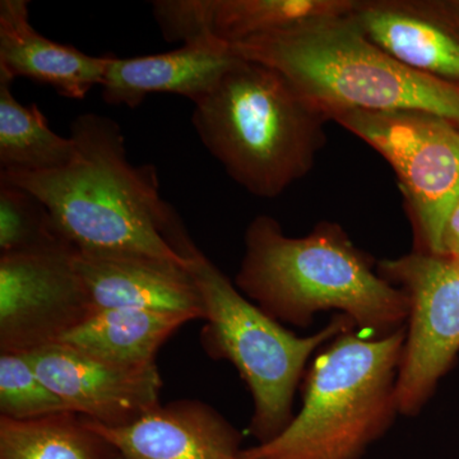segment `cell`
<instances>
[{
	"instance_id": "obj_19",
	"label": "cell",
	"mask_w": 459,
	"mask_h": 459,
	"mask_svg": "<svg viewBox=\"0 0 459 459\" xmlns=\"http://www.w3.org/2000/svg\"><path fill=\"white\" fill-rule=\"evenodd\" d=\"M12 84L0 74V171H47L68 164L74 140L54 132L38 105L21 104Z\"/></svg>"
},
{
	"instance_id": "obj_1",
	"label": "cell",
	"mask_w": 459,
	"mask_h": 459,
	"mask_svg": "<svg viewBox=\"0 0 459 459\" xmlns=\"http://www.w3.org/2000/svg\"><path fill=\"white\" fill-rule=\"evenodd\" d=\"M71 161L47 171H0L38 198L66 241L82 252H126L189 267L190 238L160 192L155 166L134 165L119 124L83 114L71 126Z\"/></svg>"
},
{
	"instance_id": "obj_9",
	"label": "cell",
	"mask_w": 459,
	"mask_h": 459,
	"mask_svg": "<svg viewBox=\"0 0 459 459\" xmlns=\"http://www.w3.org/2000/svg\"><path fill=\"white\" fill-rule=\"evenodd\" d=\"M77 255L62 235L0 255V352L57 342L92 316Z\"/></svg>"
},
{
	"instance_id": "obj_4",
	"label": "cell",
	"mask_w": 459,
	"mask_h": 459,
	"mask_svg": "<svg viewBox=\"0 0 459 459\" xmlns=\"http://www.w3.org/2000/svg\"><path fill=\"white\" fill-rule=\"evenodd\" d=\"M406 327L385 337L351 328L314 356L301 409L271 442L244 448V459H362L400 415L397 377Z\"/></svg>"
},
{
	"instance_id": "obj_20",
	"label": "cell",
	"mask_w": 459,
	"mask_h": 459,
	"mask_svg": "<svg viewBox=\"0 0 459 459\" xmlns=\"http://www.w3.org/2000/svg\"><path fill=\"white\" fill-rule=\"evenodd\" d=\"M0 353L2 418L29 421L69 411L59 395L38 376L25 352Z\"/></svg>"
},
{
	"instance_id": "obj_13",
	"label": "cell",
	"mask_w": 459,
	"mask_h": 459,
	"mask_svg": "<svg viewBox=\"0 0 459 459\" xmlns=\"http://www.w3.org/2000/svg\"><path fill=\"white\" fill-rule=\"evenodd\" d=\"M123 459H244L243 434L211 404L198 400L160 403L128 427L87 419Z\"/></svg>"
},
{
	"instance_id": "obj_18",
	"label": "cell",
	"mask_w": 459,
	"mask_h": 459,
	"mask_svg": "<svg viewBox=\"0 0 459 459\" xmlns=\"http://www.w3.org/2000/svg\"><path fill=\"white\" fill-rule=\"evenodd\" d=\"M0 459H123L78 413L16 421L0 416Z\"/></svg>"
},
{
	"instance_id": "obj_17",
	"label": "cell",
	"mask_w": 459,
	"mask_h": 459,
	"mask_svg": "<svg viewBox=\"0 0 459 459\" xmlns=\"http://www.w3.org/2000/svg\"><path fill=\"white\" fill-rule=\"evenodd\" d=\"M189 313L152 309H110L93 313L57 342L120 364L156 362V355L186 323L197 320Z\"/></svg>"
},
{
	"instance_id": "obj_14",
	"label": "cell",
	"mask_w": 459,
	"mask_h": 459,
	"mask_svg": "<svg viewBox=\"0 0 459 459\" xmlns=\"http://www.w3.org/2000/svg\"><path fill=\"white\" fill-rule=\"evenodd\" d=\"M77 267L92 312L152 309L204 319V307L189 267L126 252H82Z\"/></svg>"
},
{
	"instance_id": "obj_16",
	"label": "cell",
	"mask_w": 459,
	"mask_h": 459,
	"mask_svg": "<svg viewBox=\"0 0 459 459\" xmlns=\"http://www.w3.org/2000/svg\"><path fill=\"white\" fill-rule=\"evenodd\" d=\"M108 60L110 56H89L36 31L27 0L0 2V74L9 80L29 78L63 98L83 100L101 86Z\"/></svg>"
},
{
	"instance_id": "obj_3",
	"label": "cell",
	"mask_w": 459,
	"mask_h": 459,
	"mask_svg": "<svg viewBox=\"0 0 459 459\" xmlns=\"http://www.w3.org/2000/svg\"><path fill=\"white\" fill-rule=\"evenodd\" d=\"M195 107L199 140L255 197L307 177L327 140V115L277 69L240 56Z\"/></svg>"
},
{
	"instance_id": "obj_12",
	"label": "cell",
	"mask_w": 459,
	"mask_h": 459,
	"mask_svg": "<svg viewBox=\"0 0 459 459\" xmlns=\"http://www.w3.org/2000/svg\"><path fill=\"white\" fill-rule=\"evenodd\" d=\"M350 20L398 62L459 86V0H359Z\"/></svg>"
},
{
	"instance_id": "obj_22",
	"label": "cell",
	"mask_w": 459,
	"mask_h": 459,
	"mask_svg": "<svg viewBox=\"0 0 459 459\" xmlns=\"http://www.w3.org/2000/svg\"><path fill=\"white\" fill-rule=\"evenodd\" d=\"M440 255L459 259V201L444 225Z\"/></svg>"
},
{
	"instance_id": "obj_8",
	"label": "cell",
	"mask_w": 459,
	"mask_h": 459,
	"mask_svg": "<svg viewBox=\"0 0 459 459\" xmlns=\"http://www.w3.org/2000/svg\"><path fill=\"white\" fill-rule=\"evenodd\" d=\"M377 271L409 299L397 403L400 415L415 418L459 355V259L412 249L377 261Z\"/></svg>"
},
{
	"instance_id": "obj_15",
	"label": "cell",
	"mask_w": 459,
	"mask_h": 459,
	"mask_svg": "<svg viewBox=\"0 0 459 459\" xmlns=\"http://www.w3.org/2000/svg\"><path fill=\"white\" fill-rule=\"evenodd\" d=\"M238 59L232 47L214 40L189 42L155 56H110L102 98L108 104L134 108L151 93H174L195 104Z\"/></svg>"
},
{
	"instance_id": "obj_5",
	"label": "cell",
	"mask_w": 459,
	"mask_h": 459,
	"mask_svg": "<svg viewBox=\"0 0 459 459\" xmlns=\"http://www.w3.org/2000/svg\"><path fill=\"white\" fill-rule=\"evenodd\" d=\"M277 69L331 122L341 111H418L459 126V86L413 71L368 40L350 16L232 47Z\"/></svg>"
},
{
	"instance_id": "obj_2",
	"label": "cell",
	"mask_w": 459,
	"mask_h": 459,
	"mask_svg": "<svg viewBox=\"0 0 459 459\" xmlns=\"http://www.w3.org/2000/svg\"><path fill=\"white\" fill-rule=\"evenodd\" d=\"M235 286L282 325L307 328L316 314H344L356 328L385 337L406 327L409 299L386 282L342 226L320 221L309 234L287 237L273 217H255Z\"/></svg>"
},
{
	"instance_id": "obj_7",
	"label": "cell",
	"mask_w": 459,
	"mask_h": 459,
	"mask_svg": "<svg viewBox=\"0 0 459 459\" xmlns=\"http://www.w3.org/2000/svg\"><path fill=\"white\" fill-rule=\"evenodd\" d=\"M392 166L415 234L413 249L440 255L446 219L459 201V126L418 111L332 115Z\"/></svg>"
},
{
	"instance_id": "obj_21",
	"label": "cell",
	"mask_w": 459,
	"mask_h": 459,
	"mask_svg": "<svg viewBox=\"0 0 459 459\" xmlns=\"http://www.w3.org/2000/svg\"><path fill=\"white\" fill-rule=\"evenodd\" d=\"M60 235L47 208L16 186L0 181V255Z\"/></svg>"
},
{
	"instance_id": "obj_10",
	"label": "cell",
	"mask_w": 459,
	"mask_h": 459,
	"mask_svg": "<svg viewBox=\"0 0 459 459\" xmlns=\"http://www.w3.org/2000/svg\"><path fill=\"white\" fill-rule=\"evenodd\" d=\"M25 353L69 411L96 424L128 427L161 403L164 382L156 362L120 364L63 342Z\"/></svg>"
},
{
	"instance_id": "obj_11",
	"label": "cell",
	"mask_w": 459,
	"mask_h": 459,
	"mask_svg": "<svg viewBox=\"0 0 459 459\" xmlns=\"http://www.w3.org/2000/svg\"><path fill=\"white\" fill-rule=\"evenodd\" d=\"M359 0H157L166 41L216 40L234 47L252 39L351 16Z\"/></svg>"
},
{
	"instance_id": "obj_6",
	"label": "cell",
	"mask_w": 459,
	"mask_h": 459,
	"mask_svg": "<svg viewBox=\"0 0 459 459\" xmlns=\"http://www.w3.org/2000/svg\"><path fill=\"white\" fill-rule=\"evenodd\" d=\"M204 307L202 347L237 368L253 398L247 433L256 444L279 437L294 419V400L307 362L338 334L356 328L344 314L312 336H296L238 291L211 259L189 243L184 250Z\"/></svg>"
}]
</instances>
